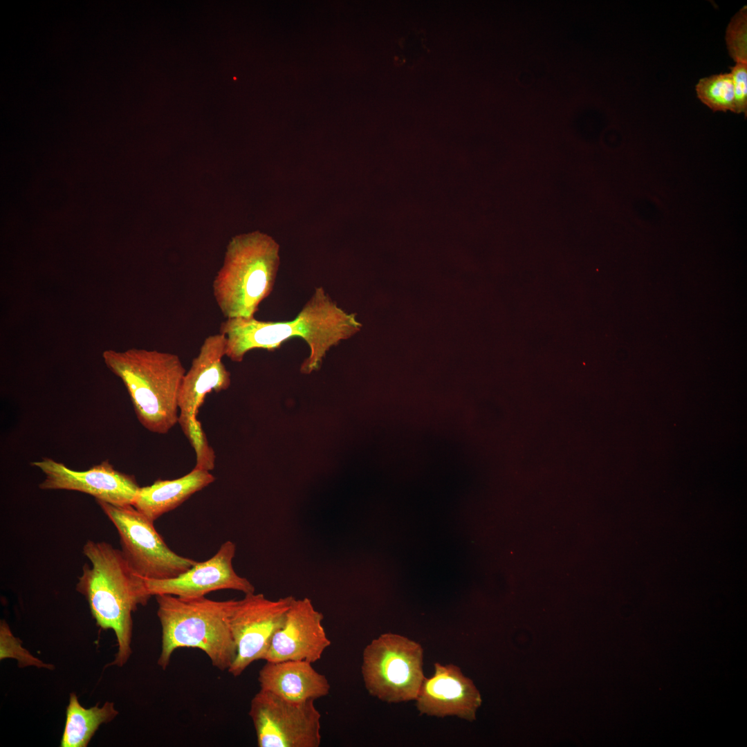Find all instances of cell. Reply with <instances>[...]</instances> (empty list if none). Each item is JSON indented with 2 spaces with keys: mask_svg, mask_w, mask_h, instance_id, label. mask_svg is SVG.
I'll return each instance as SVG.
<instances>
[{
  "mask_svg": "<svg viewBox=\"0 0 747 747\" xmlns=\"http://www.w3.org/2000/svg\"><path fill=\"white\" fill-rule=\"evenodd\" d=\"M360 327L354 314L344 311L322 287H318L291 320L228 318L221 324L219 333L226 339L225 356L237 362L251 350L274 351L289 339L301 338L307 343L310 355L302 364L300 371L308 374L320 367L331 347L351 337Z\"/></svg>",
  "mask_w": 747,
  "mask_h": 747,
  "instance_id": "obj_1",
  "label": "cell"
},
{
  "mask_svg": "<svg viewBox=\"0 0 747 747\" xmlns=\"http://www.w3.org/2000/svg\"><path fill=\"white\" fill-rule=\"evenodd\" d=\"M83 553L91 566L84 565L76 590L86 599L96 625L116 634L118 651L109 665L122 667L132 653V614L152 596L145 579L134 571L121 550L105 542L88 540Z\"/></svg>",
  "mask_w": 747,
  "mask_h": 747,
  "instance_id": "obj_2",
  "label": "cell"
},
{
  "mask_svg": "<svg viewBox=\"0 0 747 747\" xmlns=\"http://www.w3.org/2000/svg\"><path fill=\"white\" fill-rule=\"evenodd\" d=\"M102 358L123 382L146 430L164 434L178 423V393L186 370L177 355L133 348L106 350Z\"/></svg>",
  "mask_w": 747,
  "mask_h": 747,
  "instance_id": "obj_3",
  "label": "cell"
},
{
  "mask_svg": "<svg viewBox=\"0 0 747 747\" xmlns=\"http://www.w3.org/2000/svg\"><path fill=\"white\" fill-rule=\"evenodd\" d=\"M157 615L162 627L161 652L158 665L165 670L172 653L180 647L203 651L212 665L228 670L237 655L230 618L237 600L156 596Z\"/></svg>",
  "mask_w": 747,
  "mask_h": 747,
  "instance_id": "obj_4",
  "label": "cell"
},
{
  "mask_svg": "<svg viewBox=\"0 0 747 747\" xmlns=\"http://www.w3.org/2000/svg\"><path fill=\"white\" fill-rule=\"evenodd\" d=\"M279 261V246L266 234L255 231L231 239L212 284L225 319L255 317L273 289Z\"/></svg>",
  "mask_w": 747,
  "mask_h": 747,
  "instance_id": "obj_5",
  "label": "cell"
},
{
  "mask_svg": "<svg viewBox=\"0 0 747 747\" xmlns=\"http://www.w3.org/2000/svg\"><path fill=\"white\" fill-rule=\"evenodd\" d=\"M421 645L392 633L381 634L363 651L362 674L368 692L387 703L416 700L425 679Z\"/></svg>",
  "mask_w": 747,
  "mask_h": 747,
  "instance_id": "obj_6",
  "label": "cell"
},
{
  "mask_svg": "<svg viewBox=\"0 0 747 747\" xmlns=\"http://www.w3.org/2000/svg\"><path fill=\"white\" fill-rule=\"evenodd\" d=\"M225 337L219 333L207 337L185 372L179 389L178 423L195 450L196 465L199 467L208 468L214 463V452L208 445L197 414L208 394L226 390L231 384L230 373L222 362L225 356Z\"/></svg>",
  "mask_w": 747,
  "mask_h": 747,
  "instance_id": "obj_7",
  "label": "cell"
},
{
  "mask_svg": "<svg viewBox=\"0 0 747 747\" xmlns=\"http://www.w3.org/2000/svg\"><path fill=\"white\" fill-rule=\"evenodd\" d=\"M96 501L116 526L122 554L134 571L144 578H175L196 563L172 551L155 529L154 522L132 505L115 506Z\"/></svg>",
  "mask_w": 747,
  "mask_h": 747,
  "instance_id": "obj_8",
  "label": "cell"
},
{
  "mask_svg": "<svg viewBox=\"0 0 747 747\" xmlns=\"http://www.w3.org/2000/svg\"><path fill=\"white\" fill-rule=\"evenodd\" d=\"M315 700L286 701L260 689L250 702L249 716L259 747H319L321 714Z\"/></svg>",
  "mask_w": 747,
  "mask_h": 747,
  "instance_id": "obj_9",
  "label": "cell"
},
{
  "mask_svg": "<svg viewBox=\"0 0 747 747\" xmlns=\"http://www.w3.org/2000/svg\"><path fill=\"white\" fill-rule=\"evenodd\" d=\"M295 598L288 596L273 600L253 592L237 600L230 618L237 655L228 672L238 676L254 661L264 660Z\"/></svg>",
  "mask_w": 747,
  "mask_h": 747,
  "instance_id": "obj_10",
  "label": "cell"
},
{
  "mask_svg": "<svg viewBox=\"0 0 747 747\" xmlns=\"http://www.w3.org/2000/svg\"><path fill=\"white\" fill-rule=\"evenodd\" d=\"M30 464L45 475L39 485L42 490L78 491L115 506L133 505L140 488L133 476L118 471L108 460L84 471L72 470L49 458Z\"/></svg>",
  "mask_w": 747,
  "mask_h": 747,
  "instance_id": "obj_11",
  "label": "cell"
},
{
  "mask_svg": "<svg viewBox=\"0 0 747 747\" xmlns=\"http://www.w3.org/2000/svg\"><path fill=\"white\" fill-rule=\"evenodd\" d=\"M236 545L231 541L221 544L206 561L198 562L177 577L162 580L145 579L151 596L168 594L192 598L205 596L221 589H232L244 594L255 592V587L233 569Z\"/></svg>",
  "mask_w": 747,
  "mask_h": 747,
  "instance_id": "obj_12",
  "label": "cell"
},
{
  "mask_svg": "<svg viewBox=\"0 0 747 747\" xmlns=\"http://www.w3.org/2000/svg\"><path fill=\"white\" fill-rule=\"evenodd\" d=\"M323 619V614L315 609L311 599L295 598L264 660L311 663L320 660L331 643L322 625Z\"/></svg>",
  "mask_w": 747,
  "mask_h": 747,
  "instance_id": "obj_13",
  "label": "cell"
},
{
  "mask_svg": "<svg viewBox=\"0 0 747 747\" xmlns=\"http://www.w3.org/2000/svg\"><path fill=\"white\" fill-rule=\"evenodd\" d=\"M416 701L421 714L456 716L469 721L476 719L481 704L479 692L459 667L439 663H434V675L424 679Z\"/></svg>",
  "mask_w": 747,
  "mask_h": 747,
  "instance_id": "obj_14",
  "label": "cell"
},
{
  "mask_svg": "<svg viewBox=\"0 0 747 747\" xmlns=\"http://www.w3.org/2000/svg\"><path fill=\"white\" fill-rule=\"evenodd\" d=\"M258 681L261 689L295 703L326 697L331 688L326 677L303 661L266 662Z\"/></svg>",
  "mask_w": 747,
  "mask_h": 747,
  "instance_id": "obj_15",
  "label": "cell"
},
{
  "mask_svg": "<svg viewBox=\"0 0 747 747\" xmlns=\"http://www.w3.org/2000/svg\"><path fill=\"white\" fill-rule=\"evenodd\" d=\"M214 475L207 470L194 468L172 480L158 479L140 487L133 506L152 522L182 504L196 492L213 483Z\"/></svg>",
  "mask_w": 747,
  "mask_h": 747,
  "instance_id": "obj_16",
  "label": "cell"
},
{
  "mask_svg": "<svg viewBox=\"0 0 747 747\" xmlns=\"http://www.w3.org/2000/svg\"><path fill=\"white\" fill-rule=\"evenodd\" d=\"M118 713L114 703L110 701H106L102 707L98 704L85 708L79 702L76 694L71 693L59 746L86 747L100 726L111 722Z\"/></svg>",
  "mask_w": 747,
  "mask_h": 747,
  "instance_id": "obj_17",
  "label": "cell"
},
{
  "mask_svg": "<svg viewBox=\"0 0 747 747\" xmlns=\"http://www.w3.org/2000/svg\"><path fill=\"white\" fill-rule=\"evenodd\" d=\"M698 98L710 109L735 112L734 84L730 73L712 75L696 85Z\"/></svg>",
  "mask_w": 747,
  "mask_h": 747,
  "instance_id": "obj_18",
  "label": "cell"
},
{
  "mask_svg": "<svg viewBox=\"0 0 747 747\" xmlns=\"http://www.w3.org/2000/svg\"><path fill=\"white\" fill-rule=\"evenodd\" d=\"M5 658L16 659L19 667L21 668L35 666L38 668L54 669L53 665L45 663L23 647L21 640L12 634L8 624L4 620H1L0 622V660Z\"/></svg>",
  "mask_w": 747,
  "mask_h": 747,
  "instance_id": "obj_19",
  "label": "cell"
},
{
  "mask_svg": "<svg viewBox=\"0 0 747 747\" xmlns=\"http://www.w3.org/2000/svg\"><path fill=\"white\" fill-rule=\"evenodd\" d=\"M729 55L736 63L747 62V8L744 6L731 19L726 32Z\"/></svg>",
  "mask_w": 747,
  "mask_h": 747,
  "instance_id": "obj_20",
  "label": "cell"
},
{
  "mask_svg": "<svg viewBox=\"0 0 747 747\" xmlns=\"http://www.w3.org/2000/svg\"><path fill=\"white\" fill-rule=\"evenodd\" d=\"M735 100V112L747 113V62L736 63L730 68Z\"/></svg>",
  "mask_w": 747,
  "mask_h": 747,
  "instance_id": "obj_21",
  "label": "cell"
}]
</instances>
